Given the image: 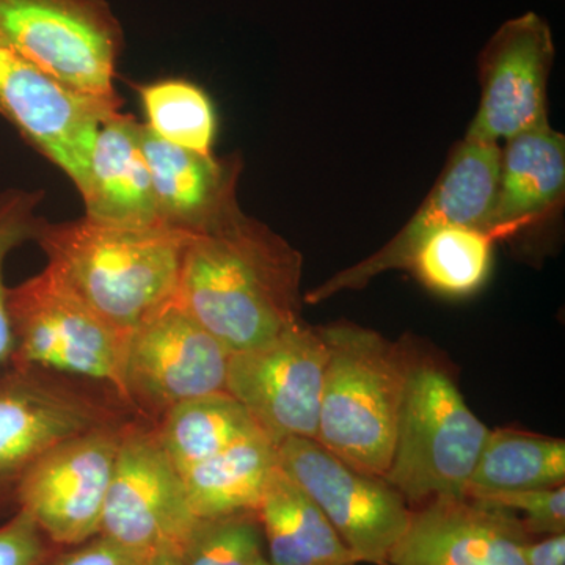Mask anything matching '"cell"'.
<instances>
[{
    "mask_svg": "<svg viewBox=\"0 0 565 565\" xmlns=\"http://www.w3.org/2000/svg\"><path fill=\"white\" fill-rule=\"evenodd\" d=\"M275 468V445L266 435H256L193 465L181 476L193 514L210 520L258 512Z\"/></svg>",
    "mask_w": 565,
    "mask_h": 565,
    "instance_id": "obj_21",
    "label": "cell"
},
{
    "mask_svg": "<svg viewBox=\"0 0 565 565\" xmlns=\"http://www.w3.org/2000/svg\"><path fill=\"white\" fill-rule=\"evenodd\" d=\"M87 217L128 226H166L159 217L150 169L141 147V122L110 115L99 126L81 193Z\"/></svg>",
    "mask_w": 565,
    "mask_h": 565,
    "instance_id": "obj_18",
    "label": "cell"
},
{
    "mask_svg": "<svg viewBox=\"0 0 565 565\" xmlns=\"http://www.w3.org/2000/svg\"><path fill=\"white\" fill-rule=\"evenodd\" d=\"M564 481V440L512 429L490 430L467 497L553 489Z\"/></svg>",
    "mask_w": 565,
    "mask_h": 565,
    "instance_id": "obj_22",
    "label": "cell"
},
{
    "mask_svg": "<svg viewBox=\"0 0 565 565\" xmlns=\"http://www.w3.org/2000/svg\"><path fill=\"white\" fill-rule=\"evenodd\" d=\"M500 154L498 143L470 139L457 143L433 191L407 225L370 258L318 286L308 294V302L321 303L334 294L362 289L388 270L407 269L423 241L448 226L487 230L497 195Z\"/></svg>",
    "mask_w": 565,
    "mask_h": 565,
    "instance_id": "obj_12",
    "label": "cell"
},
{
    "mask_svg": "<svg viewBox=\"0 0 565 565\" xmlns=\"http://www.w3.org/2000/svg\"><path fill=\"white\" fill-rule=\"evenodd\" d=\"M181 561L182 565H269L258 512L200 520Z\"/></svg>",
    "mask_w": 565,
    "mask_h": 565,
    "instance_id": "obj_26",
    "label": "cell"
},
{
    "mask_svg": "<svg viewBox=\"0 0 565 565\" xmlns=\"http://www.w3.org/2000/svg\"><path fill=\"white\" fill-rule=\"evenodd\" d=\"M232 352L174 299L126 340L122 397L134 415L156 424L173 407L226 392Z\"/></svg>",
    "mask_w": 565,
    "mask_h": 565,
    "instance_id": "obj_8",
    "label": "cell"
},
{
    "mask_svg": "<svg viewBox=\"0 0 565 565\" xmlns=\"http://www.w3.org/2000/svg\"><path fill=\"white\" fill-rule=\"evenodd\" d=\"M327 348L316 441L345 462L384 478L412 352L351 322L319 327Z\"/></svg>",
    "mask_w": 565,
    "mask_h": 565,
    "instance_id": "obj_3",
    "label": "cell"
},
{
    "mask_svg": "<svg viewBox=\"0 0 565 565\" xmlns=\"http://www.w3.org/2000/svg\"><path fill=\"white\" fill-rule=\"evenodd\" d=\"M147 565H182L181 553L177 550L156 552Z\"/></svg>",
    "mask_w": 565,
    "mask_h": 565,
    "instance_id": "obj_32",
    "label": "cell"
},
{
    "mask_svg": "<svg viewBox=\"0 0 565 565\" xmlns=\"http://www.w3.org/2000/svg\"><path fill=\"white\" fill-rule=\"evenodd\" d=\"M154 553L129 548L96 535L70 552L52 555L43 565H147Z\"/></svg>",
    "mask_w": 565,
    "mask_h": 565,
    "instance_id": "obj_30",
    "label": "cell"
},
{
    "mask_svg": "<svg viewBox=\"0 0 565 565\" xmlns=\"http://www.w3.org/2000/svg\"><path fill=\"white\" fill-rule=\"evenodd\" d=\"M0 41L63 87L121 103L125 35L107 0H0Z\"/></svg>",
    "mask_w": 565,
    "mask_h": 565,
    "instance_id": "obj_7",
    "label": "cell"
},
{
    "mask_svg": "<svg viewBox=\"0 0 565 565\" xmlns=\"http://www.w3.org/2000/svg\"><path fill=\"white\" fill-rule=\"evenodd\" d=\"M489 508L504 511L522 512L523 527L527 534L548 535L565 534V489L564 486L553 489L523 490V492H503L476 494L468 497Z\"/></svg>",
    "mask_w": 565,
    "mask_h": 565,
    "instance_id": "obj_28",
    "label": "cell"
},
{
    "mask_svg": "<svg viewBox=\"0 0 565 565\" xmlns=\"http://www.w3.org/2000/svg\"><path fill=\"white\" fill-rule=\"evenodd\" d=\"M141 147L163 225L202 233L237 202L241 161L215 159L161 139L141 125Z\"/></svg>",
    "mask_w": 565,
    "mask_h": 565,
    "instance_id": "obj_17",
    "label": "cell"
},
{
    "mask_svg": "<svg viewBox=\"0 0 565 565\" xmlns=\"http://www.w3.org/2000/svg\"><path fill=\"white\" fill-rule=\"evenodd\" d=\"M302 256L233 203L182 258L178 303L230 352L258 348L300 319Z\"/></svg>",
    "mask_w": 565,
    "mask_h": 565,
    "instance_id": "obj_1",
    "label": "cell"
},
{
    "mask_svg": "<svg viewBox=\"0 0 565 565\" xmlns=\"http://www.w3.org/2000/svg\"><path fill=\"white\" fill-rule=\"evenodd\" d=\"M269 565H356L318 505L275 468L258 509Z\"/></svg>",
    "mask_w": 565,
    "mask_h": 565,
    "instance_id": "obj_20",
    "label": "cell"
},
{
    "mask_svg": "<svg viewBox=\"0 0 565 565\" xmlns=\"http://www.w3.org/2000/svg\"><path fill=\"white\" fill-rule=\"evenodd\" d=\"M565 193V139L552 126L504 141L487 232L497 241L544 222Z\"/></svg>",
    "mask_w": 565,
    "mask_h": 565,
    "instance_id": "obj_19",
    "label": "cell"
},
{
    "mask_svg": "<svg viewBox=\"0 0 565 565\" xmlns=\"http://www.w3.org/2000/svg\"><path fill=\"white\" fill-rule=\"evenodd\" d=\"M519 516L471 498H435L412 511L386 565H527Z\"/></svg>",
    "mask_w": 565,
    "mask_h": 565,
    "instance_id": "obj_16",
    "label": "cell"
},
{
    "mask_svg": "<svg viewBox=\"0 0 565 565\" xmlns=\"http://www.w3.org/2000/svg\"><path fill=\"white\" fill-rule=\"evenodd\" d=\"M118 394L70 375L11 366L0 373V519L18 511L33 467L57 446L102 427L131 422Z\"/></svg>",
    "mask_w": 565,
    "mask_h": 565,
    "instance_id": "obj_5",
    "label": "cell"
},
{
    "mask_svg": "<svg viewBox=\"0 0 565 565\" xmlns=\"http://www.w3.org/2000/svg\"><path fill=\"white\" fill-rule=\"evenodd\" d=\"M275 451L278 468L318 505L356 563L386 565L411 522L403 494L313 438H286Z\"/></svg>",
    "mask_w": 565,
    "mask_h": 565,
    "instance_id": "obj_9",
    "label": "cell"
},
{
    "mask_svg": "<svg viewBox=\"0 0 565 565\" xmlns=\"http://www.w3.org/2000/svg\"><path fill=\"white\" fill-rule=\"evenodd\" d=\"M54 546L22 509L0 526V565H43L54 555Z\"/></svg>",
    "mask_w": 565,
    "mask_h": 565,
    "instance_id": "obj_29",
    "label": "cell"
},
{
    "mask_svg": "<svg viewBox=\"0 0 565 565\" xmlns=\"http://www.w3.org/2000/svg\"><path fill=\"white\" fill-rule=\"evenodd\" d=\"M134 419L71 438L22 482L18 511L28 512L55 546L81 545L99 534L122 435Z\"/></svg>",
    "mask_w": 565,
    "mask_h": 565,
    "instance_id": "obj_14",
    "label": "cell"
},
{
    "mask_svg": "<svg viewBox=\"0 0 565 565\" xmlns=\"http://www.w3.org/2000/svg\"><path fill=\"white\" fill-rule=\"evenodd\" d=\"M192 234L169 226L93 221L50 223L35 234L47 266L122 333L177 299L182 258Z\"/></svg>",
    "mask_w": 565,
    "mask_h": 565,
    "instance_id": "obj_2",
    "label": "cell"
},
{
    "mask_svg": "<svg viewBox=\"0 0 565 565\" xmlns=\"http://www.w3.org/2000/svg\"><path fill=\"white\" fill-rule=\"evenodd\" d=\"M527 565H565V534L548 535L525 546Z\"/></svg>",
    "mask_w": 565,
    "mask_h": 565,
    "instance_id": "obj_31",
    "label": "cell"
},
{
    "mask_svg": "<svg viewBox=\"0 0 565 565\" xmlns=\"http://www.w3.org/2000/svg\"><path fill=\"white\" fill-rule=\"evenodd\" d=\"M490 429L470 411L455 379L430 356L412 352L384 479L408 504L467 497Z\"/></svg>",
    "mask_w": 565,
    "mask_h": 565,
    "instance_id": "obj_4",
    "label": "cell"
},
{
    "mask_svg": "<svg viewBox=\"0 0 565 565\" xmlns=\"http://www.w3.org/2000/svg\"><path fill=\"white\" fill-rule=\"evenodd\" d=\"M154 426L180 473L237 441L264 435L243 405L226 392L177 405Z\"/></svg>",
    "mask_w": 565,
    "mask_h": 565,
    "instance_id": "obj_23",
    "label": "cell"
},
{
    "mask_svg": "<svg viewBox=\"0 0 565 565\" xmlns=\"http://www.w3.org/2000/svg\"><path fill=\"white\" fill-rule=\"evenodd\" d=\"M121 103L70 90L0 41V115L82 193L93 141Z\"/></svg>",
    "mask_w": 565,
    "mask_h": 565,
    "instance_id": "obj_15",
    "label": "cell"
},
{
    "mask_svg": "<svg viewBox=\"0 0 565 565\" xmlns=\"http://www.w3.org/2000/svg\"><path fill=\"white\" fill-rule=\"evenodd\" d=\"M200 520L154 424L136 418L118 451L99 535L143 552H182Z\"/></svg>",
    "mask_w": 565,
    "mask_h": 565,
    "instance_id": "obj_10",
    "label": "cell"
},
{
    "mask_svg": "<svg viewBox=\"0 0 565 565\" xmlns=\"http://www.w3.org/2000/svg\"><path fill=\"white\" fill-rule=\"evenodd\" d=\"M145 125L185 150L211 154L217 134L214 104L199 85L184 79L152 82L139 88Z\"/></svg>",
    "mask_w": 565,
    "mask_h": 565,
    "instance_id": "obj_25",
    "label": "cell"
},
{
    "mask_svg": "<svg viewBox=\"0 0 565 565\" xmlns=\"http://www.w3.org/2000/svg\"><path fill=\"white\" fill-rule=\"evenodd\" d=\"M327 348L319 327L300 322L258 348L233 352L232 394L274 445L318 435Z\"/></svg>",
    "mask_w": 565,
    "mask_h": 565,
    "instance_id": "obj_11",
    "label": "cell"
},
{
    "mask_svg": "<svg viewBox=\"0 0 565 565\" xmlns=\"http://www.w3.org/2000/svg\"><path fill=\"white\" fill-rule=\"evenodd\" d=\"M7 307L14 341L13 366L95 382L125 403L122 359L128 333L104 321L54 270L46 267L9 288Z\"/></svg>",
    "mask_w": 565,
    "mask_h": 565,
    "instance_id": "obj_6",
    "label": "cell"
},
{
    "mask_svg": "<svg viewBox=\"0 0 565 565\" xmlns=\"http://www.w3.org/2000/svg\"><path fill=\"white\" fill-rule=\"evenodd\" d=\"M494 243L487 230L448 226L423 241L407 270L440 296H470L489 277Z\"/></svg>",
    "mask_w": 565,
    "mask_h": 565,
    "instance_id": "obj_24",
    "label": "cell"
},
{
    "mask_svg": "<svg viewBox=\"0 0 565 565\" xmlns=\"http://www.w3.org/2000/svg\"><path fill=\"white\" fill-rule=\"evenodd\" d=\"M41 192L25 189H7L0 192V373L13 366L14 341L11 333L3 269L11 252L28 241L35 239L41 218L35 211L40 206Z\"/></svg>",
    "mask_w": 565,
    "mask_h": 565,
    "instance_id": "obj_27",
    "label": "cell"
},
{
    "mask_svg": "<svg viewBox=\"0 0 565 565\" xmlns=\"http://www.w3.org/2000/svg\"><path fill=\"white\" fill-rule=\"evenodd\" d=\"M555 41L534 11L501 24L479 55L481 102L465 139L498 143L550 126L548 77Z\"/></svg>",
    "mask_w": 565,
    "mask_h": 565,
    "instance_id": "obj_13",
    "label": "cell"
}]
</instances>
